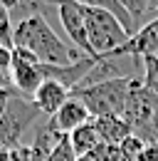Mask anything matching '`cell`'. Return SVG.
<instances>
[{
  "instance_id": "obj_6",
  "label": "cell",
  "mask_w": 158,
  "mask_h": 161,
  "mask_svg": "<svg viewBox=\"0 0 158 161\" xmlns=\"http://www.w3.org/2000/svg\"><path fill=\"white\" fill-rule=\"evenodd\" d=\"M59 22L69 37V45H74L79 52L94 57L92 45H89V35H87V22H84V13H82V3H59L57 5Z\"/></svg>"
},
{
  "instance_id": "obj_16",
  "label": "cell",
  "mask_w": 158,
  "mask_h": 161,
  "mask_svg": "<svg viewBox=\"0 0 158 161\" xmlns=\"http://www.w3.org/2000/svg\"><path fill=\"white\" fill-rule=\"evenodd\" d=\"M94 159L97 161H131L121 151V146H114V144H101L94 151Z\"/></svg>"
},
{
  "instance_id": "obj_11",
  "label": "cell",
  "mask_w": 158,
  "mask_h": 161,
  "mask_svg": "<svg viewBox=\"0 0 158 161\" xmlns=\"http://www.w3.org/2000/svg\"><path fill=\"white\" fill-rule=\"evenodd\" d=\"M69 141H72V146H74L77 156L94 154L99 146L104 144V139H101V134H99V129H97V124H94V119L87 121V124H84V126H79V129H74V131L69 134Z\"/></svg>"
},
{
  "instance_id": "obj_13",
  "label": "cell",
  "mask_w": 158,
  "mask_h": 161,
  "mask_svg": "<svg viewBox=\"0 0 158 161\" xmlns=\"http://www.w3.org/2000/svg\"><path fill=\"white\" fill-rule=\"evenodd\" d=\"M141 82L158 99V60L156 57H146L143 60V77H141Z\"/></svg>"
},
{
  "instance_id": "obj_20",
  "label": "cell",
  "mask_w": 158,
  "mask_h": 161,
  "mask_svg": "<svg viewBox=\"0 0 158 161\" xmlns=\"http://www.w3.org/2000/svg\"><path fill=\"white\" fill-rule=\"evenodd\" d=\"M3 47H5V45H3V40H0V50H3ZM0 87H5V89H10V92H15V89H13V84H10V80L3 75V69H0Z\"/></svg>"
},
{
  "instance_id": "obj_19",
  "label": "cell",
  "mask_w": 158,
  "mask_h": 161,
  "mask_svg": "<svg viewBox=\"0 0 158 161\" xmlns=\"http://www.w3.org/2000/svg\"><path fill=\"white\" fill-rule=\"evenodd\" d=\"M18 92H10V89H5V87H0V117L8 112V104H10V99L15 97Z\"/></svg>"
},
{
  "instance_id": "obj_1",
  "label": "cell",
  "mask_w": 158,
  "mask_h": 161,
  "mask_svg": "<svg viewBox=\"0 0 158 161\" xmlns=\"http://www.w3.org/2000/svg\"><path fill=\"white\" fill-rule=\"evenodd\" d=\"M13 47H20L32 57H37L42 64H52V67H69V64H77L82 57H89L79 52L74 45L62 40L47 22V18H42V13L30 15L15 25Z\"/></svg>"
},
{
  "instance_id": "obj_17",
  "label": "cell",
  "mask_w": 158,
  "mask_h": 161,
  "mask_svg": "<svg viewBox=\"0 0 158 161\" xmlns=\"http://www.w3.org/2000/svg\"><path fill=\"white\" fill-rule=\"evenodd\" d=\"M118 146H121V151H124V154H126V156H129L131 161H136V159H138V154H141V151H143V146H146V141L138 139L136 134H131L129 139L121 141Z\"/></svg>"
},
{
  "instance_id": "obj_9",
  "label": "cell",
  "mask_w": 158,
  "mask_h": 161,
  "mask_svg": "<svg viewBox=\"0 0 158 161\" xmlns=\"http://www.w3.org/2000/svg\"><path fill=\"white\" fill-rule=\"evenodd\" d=\"M92 119H94V117L89 114V109L84 107V102L77 99V97H69V99H67V104H64L57 114L50 119V126H52V129H57L59 134L69 136L74 129L84 126L87 121H92Z\"/></svg>"
},
{
  "instance_id": "obj_3",
  "label": "cell",
  "mask_w": 158,
  "mask_h": 161,
  "mask_svg": "<svg viewBox=\"0 0 158 161\" xmlns=\"http://www.w3.org/2000/svg\"><path fill=\"white\" fill-rule=\"evenodd\" d=\"M134 80L136 77L109 80V82H101V84H94V87L74 89L72 97L84 102V107L89 109V114L94 119H99V117H124Z\"/></svg>"
},
{
  "instance_id": "obj_8",
  "label": "cell",
  "mask_w": 158,
  "mask_h": 161,
  "mask_svg": "<svg viewBox=\"0 0 158 161\" xmlns=\"http://www.w3.org/2000/svg\"><path fill=\"white\" fill-rule=\"evenodd\" d=\"M72 97V92L64 87V84H59L55 80H45L40 84V89L32 94V104L37 107L40 114H45V117H55L59 109L67 104V99Z\"/></svg>"
},
{
  "instance_id": "obj_12",
  "label": "cell",
  "mask_w": 158,
  "mask_h": 161,
  "mask_svg": "<svg viewBox=\"0 0 158 161\" xmlns=\"http://www.w3.org/2000/svg\"><path fill=\"white\" fill-rule=\"evenodd\" d=\"M94 3H99L104 10H109V13L121 22V27L129 32V37H134V35H136V25H134L131 15H129V10L124 8V3H121V0H94Z\"/></svg>"
},
{
  "instance_id": "obj_2",
  "label": "cell",
  "mask_w": 158,
  "mask_h": 161,
  "mask_svg": "<svg viewBox=\"0 0 158 161\" xmlns=\"http://www.w3.org/2000/svg\"><path fill=\"white\" fill-rule=\"evenodd\" d=\"M82 13H84L87 35H89L94 57L111 55L129 42V32L121 27V22L109 10H104L99 3H82Z\"/></svg>"
},
{
  "instance_id": "obj_7",
  "label": "cell",
  "mask_w": 158,
  "mask_h": 161,
  "mask_svg": "<svg viewBox=\"0 0 158 161\" xmlns=\"http://www.w3.org/2000/svg\"><path fill=\"white\" fill-rule=\"evenodd\" d=\"M156 52H158V18L151 20L148 25H143L134 37H129V42L124 47H118L114 55L134 57V60H146V57H153Z\"/></svg>"
},
{
  "instance_id": "obj_23",
  "label": "cell",
  "mask_w": 158,
  "mask_h": 161,
  "mask_svg": "<svg viewBox=\"0 0 158 161\" xmlns=\"http://www.w3.org/2000/svg\"><path fill=\"white\" fill-rule=\"evenodd\" d=\"M153 57H156V60H158V52H156V55H153Z\"/></svg>"
},
{
  "instance_id": "obj_18",
  "label": "cell",
  "mask_w": 158,
  "mask_h": 161,
  "mask_svg": "<svg viewBox=\"0 0 158 161\" xmlns=\"http://www.w3.org/2000/svg\"><path fill=\"white\" fill-rule=\"evenodd\" d=\"M136 161H158V144H146Z\"/></svg>"
},
{
  "instance_id": "obj_21",
  "label": "cell",
  "mask_w": 158,
  "mask_h": 161,
  "mask_svg": "<svg viewBox=\"0 0 158 161\" xmlns=\"http://www.w3.org/2000/svg\"><path fill=\"white\" fill-rule=\"evenodd\" d=\"M151 134H153V139L158 144V109H156V114H153V121H151Z\"/></svg>"
},
{
  "instance_id": "obj_10",
  "label": "cell",
  "mask_w": 158,
  "mask_h": 161,
  "mask_svg": "<svg viewBox=\"0 0 158 161\" xmlns=\"http://www.w3.org/2000/svg\"><path fill=\"white\" fill-rule=\"evenodd\" d=\"M94 124H97V129H99V134H101V139H104V144L118 146L124 139H129V136L134 134L131 124L124 119V117H99V119H94Z\"/></svg>"
},
{
  "instance_id": "obj_15",
  "label": "cell",
  "mask_w": 158,
  "mask_h": 161,
  "mask_svg": "<svg viewBox=\"0 0 158 161\" xmlns=\"http://www.w3.org/2000/svg\"><path fill=\"white\" fill-rule=\"evenodd\" d=\"M77 151H74V146H72V141L69 136H62L59 144L52 149V154H50V159L47 161H77Z\"/></svg>"
},
{
  "instance_id": "obj_5",
  "label": "cell",
  "mask_w": 158,
  "mask_h": 161,
  "mask_svg": "<svg viewBox=\"0 0 158 161\" xmlns=\"http://www.w3.org/2000/svg\"><path fill=\"white\" fill-rule=\"evenodd\" d=\"M10 82H13V89L18 92L20 97L25 94H35L40 89V84L45 82L42 75V62L37 57H32L30 52L13 47V69H10Z\"/></svg>"
},
{
  "instance_id": "obj_4",
  "label": "cell",
  "mask_w": 158,
  "mask_h": 161,
  "mask_svg": "<svg viewBox=\"0 0 158 161\" xmlns=\"http://www.w3.org/2000/svg\"><path fill=\"white\" fill-rule=\"evenodd\" d=\"M37 114L40 112L32 99H20V94H15L8 104V112L0 117V151H13L22 146L25 131Z\"/></svg>"
},
{
  "instance_id": "obj_22",
  "label": "cell",
  "mask_w": 158,
  "mask_h": 161,
  "mask_svg": "<svg viewBox=\"0 0 158 161\" xmlns=\"http://www.w3.org/2000/svg\"><path fill=\"white\" fill-rule=\"evenodd\" d=\"M77 161H97V159H94V154H87V156H79Z\"/></svg>"
},
{
  "instance_id": "obj_14",
  "label": "cell",
  "mask_w": 158,
  "mask_h": 161,
  "mask_svg": "<svg viewBox=\"0 0 158 161\" xmlns=\"http://www.w3.org/2000/svg\"><path fill=\"white\" fill-rule=\"evenodd\" d=\"M13 15H10V8L8 3H0V40L5 47H13Z\"/></svg>"
}]
</instances>
